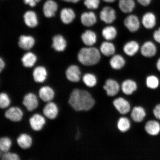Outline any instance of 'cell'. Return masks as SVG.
<instances>
[{"mask_svg": "<svg viewBox=\"0 0 160 160\" xmlns=\"http://www.w3.org/2000/svg\"><path fill=\"white\" fill-rule=\"evenodd\" d=\"M35 43L34 39L32 36L22 35L20 37L18 45L21 48L29 50L33 47Z\"/></svg>", "mask_w": 160, "mask_h": 160, "instance_id": "20", "label": "cell"}, {"mask_svg": "<svg viewBox=\"0 0 160 160\" xmlns=\"http://www.w3.org/2000/svg\"><path fill=\"white\" fill-rule=\"evenodd\" d=\"M58 9L57 3L54 0H47L44 4L43 11L45 17L52 18L55 16Z\"/></svg>", "mask_w": 160, "mask_h": 160, "instance_id": "12", "label": "cell"}, {"mask_svg": "<svg viewBox=\"0 0 160 160\" xmlns=\"http://www.w3.org/2000/svg\"><path fill=\"white\" fill-rule=\"evenodd\" d=\"M82 81L86 86L90 88L95 87L97 82L95 76L91 73L85 74L82 78Z\"/></svg>", "mask_w": 160, "mask_h": 160, "instance_id": "35", "label": "cell"}, {"mask_svg": "<svg viewBox=\"0 0 160 160\" xmlns=\"http://www.w3.org/2000/svg\"><path fill=\"white\" fill-rule=\"evenodd\" d=\"M76 15L73 10L70 8H64L61 10L60 17L62 22L66 24H69L75 19Z\"/></svg>", "mask_w": 160, "mask_h": 160, "instance_id": "19", "label": "cell"}, {"mask_svg": "<svg viewBox=\"0 0 160 160\" xmlns=\"http://www.w3.org/2000/svg\"><path fill=\"white\" fill-rule=\"evenodd\" d=\"M5 118L12 122H17L22 120L24 112L21 108L18 106H11L7 109H1Z\"/></svg>", "mask_w": 160, "mask_h": 160, "instance_id": "4", "label": "cell"}, {"mask_svg": "<svg viewBox=\"0 0 160 160\" xmlns=\"http://www.w3.org/2000/svg\"><path fill=\"white\" fill-rule=\"evenodd\" d=\"M146 84L149 88L155 89L158 87L159 80L155 76H149L147 78L146 80Z\"/></svg>", "mask_w": 160, "mask_h": 160, "instance_id": "38", "label": "cell"}, {"mask_svg": "<svg viewBox=\"0 0 160 160\" xmlns=\"http://www.w3.org/2000/svg\"><path fill=\"white\" fill-rule=\"evenodd\" d=\"M104 89L107 95L110 97H113L118 93L120 87L119 84L114 80L108 79L105 82V84L103 86Z\"/></svg>", "mask_w": 160, "mask_h": 160, "instance_id": "15", "label": "cell"}, {"mask_svg": "<svg viewBox=\"0 0 160 160\" xmlns=\"http://www.w3.org/2000/svg\"><path fill=\"white\" fill-rule=\"evenodd\" d=\"M99 50L102 54L106 57H110L115 54L116 49L113 43L107 41L101 44Z\"/></svg>", "mask_w": 160, "mask_h": 160, "instance_id": "24", "label": "cell"}, {"mask_svg": "<svg viewBox=\"0 0 160 160\" xmlns=\"http://www.w3.org/2000/svg\"><path fill=\"white\" fill-rule=\"evenodd\" d=\"M83 42L88 47H92L97 41V35L94 32L91 30L86 31L81 35Z\"/></svg>", "mask_w": 160, "mask_h": 160, "instance_id": "18", "label": "cell"}, {"mask_svg": "<svg viewBox=\"0 0 160 160\" xmlns=\"http://www.w3.org/2000/svg\"><path fill=\"white\" fill-rule=\"evenodd\" d=\"M33 139L31 135L26 133L20 134L16 139V143L22 149L27 150L30 148L33 143Z\"/></svg>", "mask_w": 160, "mask_h": 160, "instance_id": "9", "label": "cell"}, {"mask_svg": "<svg viewBox=\"0 0 160 160\" xmlns=\"http://www.w3.org/2000/svg\"><path fill=\"white\" fill-rule=\"evenodd\" d=\"M139 43L135 41L128 42L123 47L124 52L129 57H132L135 55L139 51Z\"/></svg>", "mask_w": 160, "mask_h": 160, "instance_id": "21", "label": "cell"}, {"mask_svg": "<svg viewBox=\"0 0 160 160\" xmlns=\"http://www.w3.org/2000/svg\"><path fill=\"white\" fill-rule=\"evenodd\" d=\"M140 5L144 7L148 6L151 3L152 0H137Z\"/></svg>", "mask_w": 160, "mask_h": 160, "instance_id": "43", "label": "cell"}, {"mask_svg": "<svg viewBox=\"0 0 160 160\" xmlns=\"http://www.w3.org/2000/svg\"><path fill=\"white\" fill-rule=\"evenodd\" d=\"M68 103L74 111L80 112L91 110L94 106L95 101L88 92L75 88L70 94Z\"/></svg>", "mask_w": 160, "mask_h": 160, "instance_id": "1", "label": "cell"}, {"mask_svg": "<svg viewBox=\"0 0 160 160\" xmlns=\"http://www.w3.org/2000/svg\"><path fill=\"white\" fill-rule=\"evenodd\" d=\"M157 67L158 69L160 72V58L157 61Z\"/></svg>", "mask_w": 160, "mask_h": 160, "instance_id": "46", "label": "cell"}, {"mask_svg": "<svg viewBox=\"0 0 160 160\" xmlns=\"http://www.w3.org/2000/svg\"><path fill=\"white\" fill-rule=\"evenodd\" d=\"M109 63L112 68L118 70L124 67L126 61L123 56L119 54H114L112 56Z\"/></svg>", "mask_w": 160, "mask_h": 160, "instance_id": "23", "label": "cell"}, {"mask_svg": "<svg viewBox=\"0 0 160 160\" xmlns=\"http://www.w3.org/2000/svg\"><path fill=\"white\" fill-rule=\"evenodd\" d=\"M52 47L55 51L58 52H62L67 47V42L63 36L58 35H55L53 38Z\"/></svg>", "mask_w": 160, "mask_h": 160, "instance_id": "26", "label": "cell"}, {"mask_svg": "<svg viewBox=\"0 0 160 160\" xmlns=\"http://www.w3.org/2000/svg\"><path fill=\"white\" fill-rule=\"evenodd\" d=\"M131 116L133 121L137 122H140L143 121L145 117V111L143 108L135 107L132 111Z\"/></svg>", "mask_w": 160, "mask_h": 160, "instance_id": "31", "label": "cell"}, {"mask_svg": "<svg viewBox=\"0 0 160 160\" xmlns=\"http://www.w3.org/2000/svg\"><path fill=\"white\" fill-rule=\"evenodd\" d=\"M129 120L125 117L120 118L118 122L117 127L119 131L122 132H125L128 130L130 128Z\"/></svg>", "mask_w": 160, "mask_h": 160, "instance_id": "36", "label": "cell"}, {"mask_svg": "<svg viewBox=\"0 0 160 160\" xmlns=\"http://www.w3.org/2000/svg\"><path fill=\"white\" fill-rule=\"evenodd\" d=\"M47 122V119L44 116L39 113H33L29 119L30 127L35 132L41 131L42 129Z\"/></svg>", "mask_w": 160, "mask_h": 160, "instance_id": "5", "label": "cell"}, {"mask_svg": "<svg viewBox=\"0 0 160 160\" xmlns=\"http://www.w3.org/2000/svg\"><path fill=\"white\" fill-rule=\"evenodd\" d=\"M11 100L9 95L5 92H1L0 94V108L4 110L11 106Z\"/></svg>", "mask_w": 160, "mask_h": 160, "instance_id": "34", "label": "cell"}, {"mask_svg": "<svg viewBox=\"0 0 160 160\" xmlns=\"http://www.w3.org/2000/svg\"><path fill=\"white\" fill-rule=\"evenodd\" d=\"M81 21L82 23L85 27H92L97 23V16L92 12H85L81 15Z\"/></svg>", "mask_w": 160, "mask_h": 160, "instance_id": "17", "label": "cell"}, {"mask_svg": "<svg viewBox=\"0 0 160 160\" xmlns=\"http://www.w3.org/2000/svg\"><path fill=\"white\" fill-rule=\"evenodd\" d=\"M153 37L156 42L160 43V28L154 32Z\"/></svg>", "mask_w": 160, "mask_h": 160, "instance_id": "42", "label": "cell"}, {"mask_svg": "<svg viewBox=\"0 0 160 160\" xmlns=\"http://www.w3.org/2000/svg\"><path fill=\"white\" fill-rule=\"evenodd\" d=\"M5 67V63L4 61L2 58L0 59V71L2 72V70Z\"/></svg>", "mask_w": 160, "mask_h": 160, "instance_id": "44", "label": "cell"}, {"mask_svg": "<svg viewBox=\"0 0 160 160\" xmlns=\"http://www.w3.org/2000/svg\"><path fill=\"white\" fill-rule=\"evenodd\" d=\"M145 129L149 135L155 136L158 134L160 132V125L158 122L150 121L146 123Z\"/></svg>", "mask_w": 160, "mask_h": 160, "instance_id": "29", "label": "cell"}, {"mask_svg": "<svg viewBox=\"0 0 160 160\" xmlns=\"http://www.w3.org/2000/svg\"><path fill=\"white\" fill-rule=\"evenodd\" d=\"M32 75L34 81L36 83H42L47 79L48 72L45 67L39 66L34 69Z\"/></svg>", "mask_w": 160, "mask_h": 160, "instance_id": "14", "label": "cell"}, {"mask_svg": "<svg viewBox=\"0 0 160 160\" xmlns=\"http://www.w3.org/2000/svg\"><path fill=\"white\" fill-rule=\"evenodd\" d=\"M1 160H21L19 155L15 152L9 151L7 152H0Z\"/></svg>", "mask_w": 160, "mask_h": 160, "instance_id": "37", "label": "cell"}, {"mask_svg": "<svg viewBox=\"0 0 160 160\" xmlns=\"http://www.w3.org/2000/svg\"><path fill=\"white\" fill-rule=\"evenodd\" d=\"M124 24L131 32H135L139 30L140 23L138 18L135 15H130L125 18Z\"/></svg>", "mask_w": 160, "mask_h": 160, "instance_id": "11", "label": "cell"}, {"mask_svg": "<svg viewBox=\"0 0 160 160\" xmlns=\"http://www.w3.org/2000/svg\"><path fill=\"white\" fill-rule=\"evenodd\" d=\"M142 23L143 27L147 29H151L154 27L156 23V18L154 14L152 12L145 14L142 18Z\"/></svg>", "mask_w": 160, "mask_h": 160, "instance_id": "27", "label": "cell"}, {"mask_svg": "<svg viewBox=\"0 0 160 160\" xmlns=\"http://www.w3.org/2000/svg\"><path fill=\"white\" fill-rule=\"evenodd\" d=\"M153 113L157 119L160 120V104L156 106L153 110Z\"/></svg>", "mask_w": 160, "mask_h": 160, "instance_id": "41", "label": "cell"}, {"mask_svg": "<svg viewBox=\"0 0 160 160\" xmlns=\"http://www.w3.org/2000/svg\"><path fill=\"white\" fill-rule=\"evenodd\" d=\"M118 7L122 12L129 13L135 9V1L134 0H119Z\"/></svg>", "mask_w": 160, "mask_h": 160, "instance_id": "25", "label": "cell"}, {"mask_svg": "<svg viewBox=\"0 0 160 160\" xmlns=\"http://www.w3.org/2000/svg\"><path fill=\"white\" fill-rule=\"evenodd\" d=\"M63 1L67 2H71L73 3H77L81 0H62Z\"/></svg>", "mask_w": 160, "mask_h": 160, "instance_id": "45", "label": "cell"}, {"mask_svg": "<svg viewBox=\"0 0 160 160\" xmlns=\"http://www.w3.org/2000/svg\"><path fill=\"white\" fill-rule=\"evenodd\" d=\"M103 1L106 2L112 3L115 2L116 0H103Z\"/></svg>", "mask_w": 160, "mask_h": 160, "instance_id": "47", "label": "cell"}, {"mask_svg": "<svg viewBox=\"0 0 160 160\" xmlns=\"http://www.w3.org/2000/svg\"><path fill=\"white\" fill-rule=\"evenodd\" d=\"M55 96V90L49 85L42 86L40 88L38 92V96L40 101L45 103L53 101Z\"/></svg>", "mask_w": 160, "mask_h": 160, "instance_id": "7", "label": "cell"}, {"mask_svg": "<svg viewBox=\"0 0 160 160\" xmlns=\"http://www.w3.org/2000/svg\"><path fill=\"white\" fill-rule=\"evenodd\" d=\"M101 59V53L100 50L92 47L82 48L78 53V60L82 64L86 66L97 64Z\"/></svg>", "mask_w": 160, "mask_h": 160, "instance_id": "2", "label": "cell"}, {"mask_svg": "<svg viewBox=\"0 0 160 160\" xmlns=\"http://www.w3.org/2000/svg\"><path fill=\"white\" fill-rule=\"evenodd\" d=\"M41 1V0H23L24 2L26 4L29 5L31 7H35L37 4Z\"/></svg>", "mask_w": 160, "mask_h": 160, "instance_id": "40", "label": "cell"}, {"mask_svg": "<svg viewBox=\"0 0 160 160\" xmlns=\"http://www.w3.org/2000/svg\"><path fill=\"white\" fill-rule=\"evenodd\" d=\"M100 19L107 24H111L116 19V12L114 9L110 7H105L100 12Z\"/></svg>", "mask_w": 160, "mask_h": 160, "instance_id": "8", "label": "cell"}, {"mask_svg": "<svg viewBox=\"0 0 160 160\" xmlns=\"http://www.w3.org/2000/svg\"><path fill=\"white\" fill-rule=\"evenodd\" d=\"M37 61V56L31 52L26 53L22 58V62L23 65L27 68L33 67Z\"/></svg>", "mask_w": 160, "mask_h": 160, "instance_id": "32", "label": "cell"}, {"mask_svg": "<svg viewBox=\"0 0 160 160\" xmlns=\"http://www.w3.org/2000/svg\"><path fill=\"white\" fill-rule=\"evenodd\" d=\"M140 51L143 57L151 58L155 55L157 53V48L152 42L147 41L142 45Z\"/></svg>", "mask_w": 160, "mask_h": 160, "instance_id": "16", "label": "cell"}, {"mask_svg": "<svg viewBox=\"0 0 160 160\" xmlns=\"http://www.w3.org/2000/svg\"><path fill=\"white\" fill-rule=\"evenodd\" d=\"M84 4L88 9L95 10L99 7L100 0H84Z\"/></svg>", "mask_w": 160, "mask_h": 160, "instance_id": "39", "label": "cell"}, {"mask_svg": "<svg viewBox=\"0 0 160 160\" xmlns=\"http://www.w3.org/2000/svg\"><path fill=\"white\" fill-rule=\"evenodd\" d=\"M13 141L11 138L4 136L0 138V152H7L11 151L13 145Z\"/></svg>", "mask_w": 160, "mask_h": 160, "instance_id": "33", "label": "cell"}, {"mask_svg": "<svg viewBox=\"0 0 160 160\" xmlns=\"http://www.w3.org/2000/svg\"><path fill=\"white\" fill-rule=\"evenodd\" d=\"M40 99L38 96L33 92L28 93L24 96L22 104L25 109L24 114L29 113L30 116L39 107Z\"/></svg>", "mask_w": 160, "mask_h": 160, "instance_id": "3", "label": "cell"}, {"mask_svg": "<svg viewBox=\"0 0 160 160\" xmlns=\"http://www.w3.org/2000/svg\"><path fill=\"white\" fill-rule=\"evenodd\" d=\"M58 106L55 102L52 101L46 103L42 110V114L47 119L53 120L57 118L59 115Z\"/></svg>", "mask_w": 160, "mask_h": 160, "instance_id": "6", "label": "cell"}, {"mask_svg": "<svg viewBox=\"0 0 160 160\" xmlns=\"http://www.w3.org/2000/svg\"><path fill=\"white\" fill-rule=\"evenodd\" d=\"M114 106L121 114L124 115L129 112L131 109L129 102L122 98H118L113 101Z\"/></svg>", "mask_w": 160, "mask_h": 160, "instance_id": "13", "label": "cell"}, {"mask_svg": "<svg viewBox=\"0 0 160 160\" xmlns=\"http://www.w3.org/2000/svg\"><path fill=\"white\" fill-rule=\"evenodd\" d=\"M102 35L107 41H111L114 39L117 35V31L116 28L112 26H108L102 30Z\"/></svg>", "mask_w": 160, "mask_h": 160, "instance_id": "30", "label": "cell"}, {"mask_svg": "<svg viewBox=\"0 0 160 160\" xmlns=\"http://www.w3.org/2000/svg\"><path fill=\"white\" fill-rule=\"evenodd\" d=\"M81 71L79 68L76 65H71L66 71V77L68 81L71 82L77 83L81 78Z\"/></svg>", "mask_w": 160, "mask_h": 160, "instance_id": "10", "label": "cell"}, {"mask_svg": "<svg viewBox=\"0 0 160 160\" xmlns=\"http://www.w3.org/2000/svg\"><path fill=\"white\" fill-rule=\"evenodd\" d=\"M137 88V83L131 79L126 80L122 84V90L123 93L127 95H131Z\"/></svg>", "mask_w": 160, "mask_h": 160, "instance_id": "28", "label": "cell"}, {"mask_svg": "<svg viewBox=\"0 0 160 160\" xmlns=\"http://www.w3.org/2000/svg\"><path fill=\"white\" fill-rule=\"evenodd\" d=\"M23 18L25 24L29 27L35 28L38 24L37 16L34 11L26 12L23 15Z\"/></svg>", "mask_w": 160, "mask_h": 160, "instance_id": "22", "label": "cell"}]
</instances>
